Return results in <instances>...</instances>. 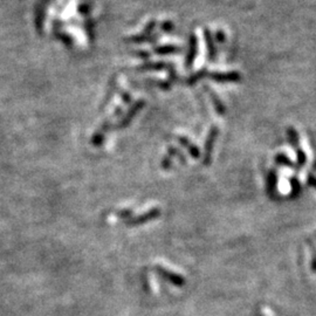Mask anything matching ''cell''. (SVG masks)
I'll return each instance as SVG.
<instances>
[{
    "instance_id": "1",
    "label": "cell",
    "mask_w": 316,
    "mask_h": 316,
    "mask_svg": "<svg viewBox=\"0 0 316 316\" xmlns=\"http://www.w3.org/2000/svg\"><path fill=\"white\" fill-rule=\"evenodd\" d=\"M156 271L158 272V274H159L160 276H163L164 279L170 281V282H172L176 286H183L184 283H185V279H184L181 275L176 274L174 272H170L168 269L159 267V266H157Z\"/></svg>"
},
{
    "instance_id": "2",
    "label": "cell",
    "mask_w": 316,
    "mask_h": 316,
    "mask_svg": "<svg viewBox=\"0 0 316 316\" xmlns=\"http://www.w3.org/2000/svg\"><path fill=\"white\" fill-rule=\"evenodd\" d=\"M160 215V211L159 209H152L150 211H148V212L144 213V215H140L139 217H137L136 219H131V220L127 221L128 225H139V224H143V222H146L149 220H152V219H156L157 217H159Z\"/></svg>"
},
{
    "instance_id": "3",
    "label": "cell",
    "mask_w": 316,
    "mask_h": 316,
    "mask_svg": "<svg viewBox=\"0 0 316 316\" xmlns=\"http://www.w3.org/2000/svg\"><path fill=\"white\" fill-rule=\"evenodd\" d=\"M275 185H276V177H275V175L271 174L268 179V191H273Z\"/></svg>"
},
{
    "instance_id": "4",
    "label": "cell",
    "mask_w": 316,
    "mask_h": 316,
    "mask_svg": "<svg viewBox=\"0 0 316 316\" xmlns=\"http://www.w3.org/2000/svg\"><path fill=\"white\" fill-rule=\"evenodd\" d=\"M276 160H277V163H280V164H286V165H292V163L289 162L288 158H287L286 156H282V155H279V156H276Z\"/></svg>"
},
{
    "instance_id": "5",
    "label": "cell",
    "mask_w": 316,
    "mask_h": 316,
    "mask_svg": "<svg viewBox=\"0 0 316 316\" xmlns=\"http://www.w3.org/2000/svg\"><path fill=\"white\" fill-rule=\"evenodd\" d=\"M131 210H124V211H119V212H117V215H118L119 217H121V218H130V216L131 215Z\"/></svg>"
},
{
    "instance_id": "6",
    "label": "cell",
    "mask_w": 316,
    "mask_h": 316,
    "mask_svg": "<svg viewBox=\"0 0 316 316\" xmlns=\"http://www.w3.org/2000/svg\"><path fill=\"white\" fill-rule=\"evenodd\" d=\"M297 156H298V164H300V165H303L304 160H306V157H304L303 151H298Z\"/></svg>"
},
{
    "instance_id": "7",
    "label": "cell",
    "mask_w": 316,
    "mask_h": 316,
    "mask_svg": "<svg viewBox=\"0 0 316 316\" xmlns=\"http://www.w3.org/2000/svg\"><path fill=\"white\" fill-rule=\"evenodd\" d=\"M292 186H293V189H294V191H295V193H294V196H295L298 192V190H300V185H298L296 179H294L292 181Z\"/></svg>"
},
{
    "instance_id": "8",
    "label": "cell",
    "mask_w": 316,
    "mask_h": 316,
    "mask_svg": "<svg viewBox=\"0 0 316 316\" xmlns=\"http://www.w3.org/2000/svg\"><path fill=\"white\" fill-rule=\"evenodd\" d=\"M308 183H309V185H310V186L316 187V178H314V177H309Z\"/></svg>"
},
{
    "instance_id": "9",
    "label": "cell",
    "mask_w": 316,
    "mask_h": 316,
    "mask_svg": "<svg viewBox=\"0 0 316 316\" xmlns=\"http://www.w3.org/2000/svg\"><path fill=\"white\" fill-rule=\"evenodd\" d=\"M312 265H313V269H314V271L316 272V253H315V256H314V260H313Z\"/></svg>"
}]
</instances>
